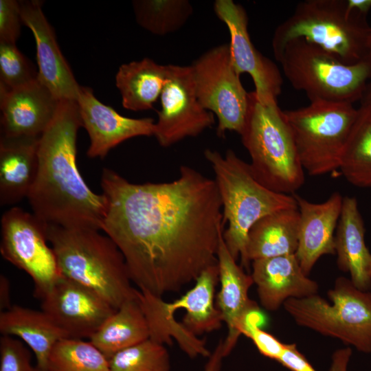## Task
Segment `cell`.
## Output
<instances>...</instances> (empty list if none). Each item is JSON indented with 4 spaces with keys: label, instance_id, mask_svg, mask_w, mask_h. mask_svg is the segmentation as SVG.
<instances>
[{
    "label": "cell",
    "instance_id": "30bf717a",
    "mask_svg": "<svg viewBox=\"0 0 371 371\" xmlns=\"http://www.w3.org/2000/svg\"><path fill=\"white\" fill-rule=\"evenodd\" d=\"M197 98L218 118L217 135L227 131L239 135L245 126L249 93L233 65L229 44L214 47L190 65Z\"/></svg>",
    "mask_w": 371,
    "mask_h": 371
},
{
    "label": "cell",
    "instance_id": "f35d334b",
    "mask_svg": "<svg viewBox=\"0 0 371 371\" xmlns=\"http://www.w3.org/2000/svg\"><path fill=\"white\" fill-rule=\"evenodd\" d=\"M10 302V284L8 278L3 274L0 275V308L1 311L12 306Z\"/></svg>",
    "mask_w": 371,
    "mask_h": 371
},
{
    "label": "cell",
    "instance_id": "836d02e7",
    "mask_svg": "<svg viewBox=\"0 0 371 371\" xmlns=\"http://www.w3.org/2000/svg\"><path fill=\"white\" fill-rule=\"evenodd\" d=\"M263 319L260 310L249 314L241 328V335L249 338L263 356L277 361L283 351L285 344L260 328L259 324Z\"/></svg>",
    "mask_w": 371,
    "mask_h": 371
},
{
    "label": "cell",
    "instance_id": "4fadbf2b",
    "mask_svg": "<svg viewBox=\"0 0 371 371\" xmlns=\"http://www.w3.org/2000/svg\"><path fill=\"white\" fill-rule=\"evenodd\" d=\"M214 10L227 27L233 65L238 74H248L255 86V95L264 104H278L282 77L278 66L254 45L248 32V17L245 8L232 0H216Z\"/></svg>",
    "mask_w": 371,
    "mask_h": 371
},
{
    "label": "cell",
    "instance_id": "277c9868",
    "mask_svg": "<svg viewBox=\"0 0 371 371\" xmlns=\"http://www.w3.org/2000/svg\"><path fill=\"white\" fill-rule=\"evenodd\" d=\"M205 159L215 175V182L222 203L223 222L228 227L223 232L225 243L235 260L240 256L248 268L246 246L251 227L263 216L286 208H297L294 195L274 192L254 176L249 164L232 150L223 156L216 150L206 149Z\"/></svg>",
    "mask_w": 371,
    "mask_h": 371
},
{
    "label": "cell",
    "instance_id": "3957f363",
    "mask_svg": "<svg viewBox=\"0 0 371 371\" xmlns=\"http://www.w3.org/2000/svg\"><path fill=\"white\" fill-rule=\"evenodd\" d=\"M46 229L63 276L93 290L115 309L136 295L125 259L106 234L49 224Z\"/></svg>",
    "mask_w": 371,
    "mask_h": 371
},
{
    "label": "cell",
    "instance_id": "484cf974",
    "mask_svg": "<svg viewBox=\"0 0 371 371\" xmlns=\"http://www.w3.org/2000/svg\"><path fill=\"white\" fill-rule=\"evenodd\" d=\"M149 338L148 324L136 293L107 318L89 341L109 359Z\"/></svg>",
    "mask_w": 371,
    "mask_h": 371
},
{
    "label": "cell",
    "instance_id": "ba28073f",
    "mask_svg": "<svg viewBox=\"0 0 371 371\" xmlns=\"http://www.w3.org/2000/svg\"><path fill=\"white\" fill-rule=\"evenodd\" d=\"M327 295L330 302L315 294L288 299L283 306L298 325L370 353L371 292L339 277Z\"/></svg>",
    "mask_w": 371,
    "mask_h": 371
},
{
    "label": "cell",
    "instance_id": "4316f807",
    "mask_svg": "<svg viewBox=\"0 0 371 371\" xmlns=\"http://www.w3.org/2000/svg\"><path fill=\"white\" fill-rule=\"evenodd\" d=\"M168 76V65H159L148 58L122 65L115 82L124 108L135 111L153 109Z\"/></svg>",
    "mask_w": 371,
    "mask_h": 371
},
{
    "label": "cell",
    "instance_id": "44dd1931",
    "mask_svg": "<svg viewBox=\"0 0 371 371\" xmlns=\"http://www.w3.org/2000/svg\"><path fill=\"white\" fill-rule=\"evenodd\" d=\"M336 229L335 254L339 269L349 273L356 287L370 291L371 254L365 243L364 223L355 197H344Z\"/></svg>",
    "mask_w": 371,
    "mask_h": 371
},
{
    "label": "cell",
    "instance_id": "9a60e30c",
    "mask_svg": "<svg viewBox=\"0 0 371 371\" xmlns=\"http://www.w3.org/2000/svg\"><path fill=\"white\" fill-rule=\"evenodd\" d=\"M60 101L38 78L16 89L0 84L1 137L39 138L53 120Z\"/></svg>",
    "mask_w": 371,
    "mask_h": 371
},
{
    "label": "cell",
    "instance_id": "8fae6325",
    "mask_svg": "<svg viewBox=\"0 0 371 371\" xmlns=\"http://www.w3.org/2000/svg\"><path fill=\"white\" fill-rule=\"evenodd\" d=\"M46 229L45 223L19 207L8 210L1 218L0 252L31 277L39 299L62 276Z\"/></svg>",
    "mask_w": 371,
    "mask_h": 371
},
{
    "label": "cell",
    "instance_id": "d4e9b609",
    "mask_svg": "<svg viewBox=\"0 0 371 371\" xmlns=\"http://www.w3.org/2000/svg\"><path fill=\"white\" fill-rule=\"evenodd\" d=\"M219 280L217 264L204 269L195 280L194 286L177 300L165 302L167 311L172 316L180 308L186 311L182 324L197 336L220 329L223 317L214 304L216 285Z\"/></svg>",
    "mask_w": 371,
    "mask_h": 371
},
{
    "label": "cell",
    "instance_id": "8d00e7d4",
    "mask_svg": "<svg viewBox=\"0 0 371 371\" xmlns=\"http://www.w3.org/2000/svg\"><path fill=\"white\" fill-rule=\"evenodd\" d=\"M277 361L291 371H316L306 357L298 351L295 344H285Z\"/></svg>",
    "mask_w": 371,
    "mask_h": 371
},
{
    "label": "cell",
    "instance_id": "f1b7e54d",
    "mask_svg": "<svg viewBox=\"0 0 371 371\" xmlns=\"http://www.w3.org/2000/svg\"><path fill=\"white\" fill-rule=\"evenodd\" d=\"M352 186L371 188V104H360L344 146L339 166Z\"/></svg>",
    "mask_w": 371,
    "mask_h": 371
},
{
    "label": "cell",
    "instance_id": "4dcf8cb0",
    "mask_svg": "<svg viewBox=\"0 0 371 371\" xmlns=\"http://www.w3.org/2000/svg\"><path fill=\"white\" fill-rule=\"evenodd\" d=\"M48 371H110L109 359L90 341L64 338L48 359Z\"/></svg>",
    "mask_w": 371,
    "mask_h": 371
},
{
    "label": "cell",
    "instance_id": "7c38bea8",
    "mask_svg": "<svg viewBox=\"0 0 371 371\" xmlns=\"http://www.w3.org/2000/svg\"><path fill=\"white\" fill-rule=\"evenodd\" d=\"M154 136L162 147L196 137L214 124V115L200 104L190 66L168 65V76L160 95Z\"/></svg>",
    "mask_w": 371,
    "mask_h": 371
},
{
    "label": "cell",
    "instance_id": "5b68a950",
    "mask_svg": "<svg viewBox=\"0 0 371 371\" xmlns=\"http://www.w3.org/2000/svg\"><path fill=\"white\" fill-rule=\"evenodd\" d=\"M347 0H306L276 29L271 42L276 58L291 40L302 38L353 65L371 56V25Z\"/></svg>",
    "mask_w": 371,
    "mask_h": 371
},
{
    "label": "cell",
    "instance_id": "d590c367",
    "mask_svg": "<svg viewBox=\"0 0 371 371\" xmlns=\"http://www.w3.org/2000/svg\"><path fill=\"white\" fill-rule=\"evenodd\" d=\"M22 22L19 1H0V42L16 43Z\"/></svg>",
    "mask_w": 371,
    "mask_h": 371
},
{
    "label": "cell",
    "instance_id": "d6a6232c",
    "mask_svg": "<svg viewBox=\"0 0 371 371\" xmlns=\"http://www.w3.org/2000/svg\"><path fill=\"white\" fill-rule=\"evenodd\" d=\"M38 78L30 60L14 43L0 42V84L9 89L27 85Z\"/></svg>",
    "mask_w": 371,
    "mask_h": 371
},
{
    "label": "cell",
    "instance_id": "d6986e66",
    "mask_svg": "<svg viewBox=\"0 0 371 371\" xmlns=\"http://www.w3.org/2000/svg\"><path fill=\"white\" fill-rule=\"evenodd\" d=\"M220 290L216 306L227 327V335L223 341L224 357L227 356L241 335V328L249 314L260 310L257 303L249 297L248 292L254 281L236 263L221 236L217 250Z\"/></svg>",
    "mask_w": 371,
    "mask_h": 371
},
{
    "label": "cell",
    "instance_id": "52a82bcc",
    "mask_svg": "<svg viewBox=\"0 0 371 371\" xmlns=\"http://www.w3.org/2000/svg\"><path fill=\"white\" fill-rule=\"evenodd\" d=\"M275 58L292 87L304 91L310 102L354 104L361 100L371 79V56L348 65L302 38L288 42Z\"/></svg>",
    "mask_w": 371,
    "mask_h": 371
},
{
    "label": "cell",
    "instance_id": "f546056e",
    "mask_svg": "<svg viewBox=\"0 0 371 371\" xmlns=\"http://www.w3.org/2000/svg\"><path fill=\"white\" fill-rule=\"evenodd\" d=\"M133 5L138 24L159 36L179 30L193 11L187 0H139Z\"/></svg>",
    "mask_w": 371,
    "mask_h": 371
},
{
    "label": "cell",
    "instance_id": "60d3db41",
    "mask_svg": "<svg viewBox=\"0 0 371 371\" xmlns=\"http://www.w3.org/2000/svg\"><path fill=\"white\" fill-rule=\"evenodd\" d=\"M350 8L354 10L368 16L371 10V0H347Z\"/></svg>",
    "mask_w": 371,
    "mask_h": 371
},
{
    "label": "cell",
    "instance_id": "603a6c76",
    "mask_svg": "<svg viewBox=\"0 0 371 371\" xmlns=\"http://www.w3.org/2000/svg\"><path fill=\"white\" fill-rule=\"evenodd\" d=\"M2 335L16 336L34 354L38 368L47 370L49 356L58 341L67 335L42 310L12 305L0 313Z\"/></svg>",
    "mask_w": 371,
    "mask_h": 371
},
{
    "label": "cell",
    "instance_id": "ffe728a7",
    "mask_svg": "<svg viewBox=\"0 0 371 371\" xmlns=\"http://www.w3.org/2000/svg\"><path fill=\"white\" fill-rule=\"evenodd\" d=\"M251 276L260 304L268 311L278 309L288 299L318 292L317 283L304 273L295 254L255 260Z\"/></svg>",
    "mask_w": 371,
    "mask_h": 371
},
{
    "label": "cell",
    "instance_id": "5bb4252c",
    "mask_svg": "<svg viewBox=\"0 0 371 371\" xmlns=\"http://www.w3.org/2000/svg\"><path fill=\"white\" fill-rule=\"evenodd\" d=\"M40 300L41 310L74 339H89L117 310L93 290L63 276Z\"/></svg>",
    "mask_w": 371,
    "mask_h": 371
},
{
    "label": "cell",
    "instance_id": "74e56055",
    "mask_svg": "<svg viewBox=\"0 0 371 371\" xmlns=\"http://www.w3.org/2000/svg\"><path fill=\"white\" fill-rule=\"evenodd\" d=\"M352 355L349 347L336 350L333 355L330 371H347V366Z\"/></svg>",
    "mask_w": 371,
    "mask_h": 371
},
{
    "label": "cell",
    "instance_id": "83f0119b",
    "mask_svg": "<svg viewBox=\"0 0 371 371\" xmlns=\"http://www.w3.org/2000/svg\"><path fill=\"white\" fill-rule=\"evenodd\" d=\"M137 295L148 324L150 339L162 344H172V338H174L190 357H210L211 352L205 341L175 320V316L166 309L165 301L161 297L139 289Z\"/></svg>",
    "mask_w": 371,
    "mask_h": 371
},
{
    "label": "cell",
    "instance_id": "7402d4cb",
    "mask_svg": "<svg viewBox=\"0 0 371 371\" xmlns=\"http://www.w3.org/2000/svg\"><path fill=\"white\" fill-rule=\"evenodd\" d=\"M40 138V137H39ZM39 138L0 139V204L17 203L28 194L38 170Z\"/></svg>",
    "mask_w": 371,
    "mask_h": 371
},
{
    "label": "cell",
    "instance_id": "cb8c5ba5",
    "mask_svg": "<svg viewBox=\"0 0 371 371\" xmlns=\"http://www.w3.org/2000/svg\"><path fill=\"white\" fill-rule=\"evenodd\" d=\"M299 225L298 207L280 210L258 220L248 233L247 264L258 259L295 254Z\"/></svg>",
    "mask_w": 371,
    "mask_h": 371
},
{
    "label": "cell",
    "instance_id": "1f68e13d",
    "mask_svg": "<svg viewBox=\"0 0 371 371\" xmlns=\"http://www.w3.org/2000/svg\"><path fill=\"white\" fill-rule=\"evenodd\" d=\"M109 361L110 371H170L164 344L150 338L117 352Z\"/></svg>",
    "mask_w": 371,
    "mask_h": 371
},
{
    "label": "cell",
    "instance_id": "e575fe53",
    "mask_svg": "<svg viewBox=\"0 0 371 371\" xmlns=\"http://www.w3.org/2000/svg\"><path fill=\"white\" fill-rule=\"evenodd\" d=\"M31 354L23 343L12 336L0 338V371H34Z\"/></svg>",
    "mask_w": 371,
    "mask_h": 371
},
{
    "label": "cell",
    "instance_id": "2e32d148",
    "mask_svg": "<svg viewBox=\"0 0 371 371\" xmlns=\"http://www.w3.org/2000/svg\"><path fill=\"white\" fill-rule=\"evenodd\" d=\"M76 102L82 126L90 139L87 152L90 158L102 159L111 149L130 138L154 135V119L122 116L98 100L89 87L80 86Z\"/></svg>",
    "mask_w": 371,
    "mask_h": 371
},
{
    "label": "cell",
    "instance_id": "e0dca14e",
    "mask_svg": "<svg viewBox=\"0 0 371 371\" xmlns=\"http://www.w3.org/2000/svg\"><path fill=\"white\" fill-rule=\"evenodd\" d=\"M23 24L36 41L38 78L59 100H77L80 86L64 58L52 27L37 0L19 1Z\"/></svg>",
    "mask_w": 371,
    "mask_h": 371
},
{
    "label": "cell",
    "instance_id": "ab89813d",
    "mask_svg": "<svg viewBox=\"0 0 371 371\" xmlns=\"http://www.w3.org/2000/svg\"><path fill=\"white\" fill-rule=\"evenodd\" d=\"M223 357V341H221L209 357V361L205 366L204 371H220L221 361Z\"/></svg>",
    "mask_w": 371,
    "mask_h": 371
},
{
    "label": "cell",
    "instance_id": "8992f818",
    "mask_svg": "<svg viewBox=\"0 0 371 371\" xmlns=\"http://www.w3.org/2000/svg\"><path fill=\"white\" fill-rule=\"evenodd\" d=\"M255 177L270 190L290 194L304 183L290 127L278 104H264L254 91L249 93V106L240 133Z\"/></svg>",
    "mask_w": 371,
    "mask_h": 371
},
{
    "label": "cell",
    "instance_id": "6da1fadb",
    "mask_svg": "<svg viewBox=\"0 0 371 371\" xmlns=\"http://www.w3.org/2000/svg\"><path fill=\"white\" fill-rule=\"evenodd\" d=\"M100 185L106 203L101 230L139 290L162 297L217 264L225 223L214 179L181 166L174 181L138 184L104 168Z\"/></svg>",
    "mask_w": 371,
    "mask_h": 371
},
{
    "label": "cell",
    "instance_id": "7bdbcfd3",
    "mask_svg": "<svg viewBox=\"0 0 371 371\" xmlns=\"http://www.w3.org/2000/svg\"><path fill=\"white\" fill-rule=\"evenodd\" d=\"M34 371H48V370H43V369L38 368L37 366H35Z\"/></svg>",
    "mask_w": 371,
    "mask_h": 371
},
{
    "label": "cell",
    "instance_id": "b9f144b4",
    "mask_svg": "<svg viewBox=\"0 0 371 371\" xmlns=\"http://www.w3.org/2000/svg\"><path fill=\"white\" fill-rule=\"evenodd\" d=\"M370 48L371 51V37H370ZM360 104H371V81L368 84L366 90L360 100Z\"/></svg>",
    "mask_w": 371,
    "mask_h": 371
},
{
    "label": "cell",
    "instance_id": "7a4b0ae2",
    "mask_svg": "<svg viewBox=\"0 0 371 371\" xmlns=\"http://www.w3.org/2000/svg\"><path fill=\"white\" fill-rule=\"evenodd\" d=\"M82 126L76 100H60L38 145V170L27 199L33 214L46 224L101 231L106 198L93 192L76 162Z\"/></svg>",
    "mask_w": 371,
    "mask_h": 371
},
{
    "label": "cell",
    "instance_id": "ac0fdd59",
    "mask_svg": "<svg viewBox=\"0 0 371 371\" xmlns=\"http://www.w3.org/2000/svg\"><path fill=\"white\" fill-rule=\"evenodd\" d=\"M300 212L298 245L295 254L306 276L324 255L335 254V230L344 197L333 192L325 201L312 203L294 194Z\"/></svg>",
    "mask_w": 371,
    "mask_h": 371
},
{
    "label": "cell",
    "instance_id": "9c48e42d",
    "mask_svg": "<svg viewBox=\"0 0 371 371\" xmlns=\"http://www.w3.org/2000/svg\"><path fill=\"white\" fill-rule=\"evenodd\" d=\"M304 170L319 176L339 169L342 152L358 108L350 102H311L283 111Z\"/></svg>",
    "mask_w": 371,
    "mask_h": 371
}]
</instances>
